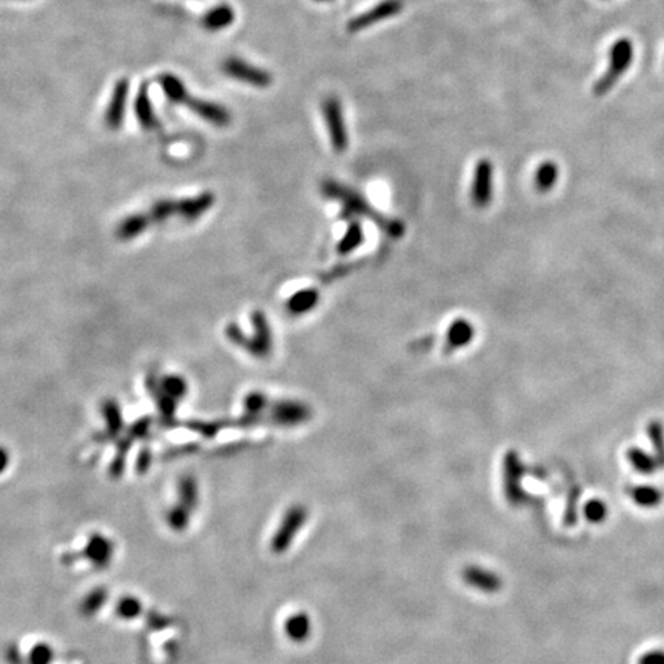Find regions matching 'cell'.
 Listing matches in <instances>:
<instances>
[{
	"instance_id": "cell-1",
	"label": "cell",
	"mask_w": 664,
	"mask_h": 664,
	"mask_svg": "<svg viewBox=\"0 0 664 664\" xmlns=\"http://www.w3.org/2000/svg\"><path fill=\"white\" fill-rule=\"evenodd\" d=\"M222 70L228 77L239 80V82L243 84H249L255 88H268L274 82L271 73L263 70L260 66L251 65L249 62H245L239 58H229L225 60Z\"/></svg>"
},
{
	"instance_id": "cell-2",
	"label": "cell",
	"mask_w": 664,
	"mask_h": 664,
	"mask_svg": "<svg viewBox=\"0 0 664 664\" xmlns=\"http://www.w3.org/2000/svg\"><path fill=\"white\" fill-rule=\"evenodd\" d=\"M323 116L327 122L332 148L337 153H344L349 145L346 123H344L342 105L337 97H328L323 102Z\"/></svg>"
},
{
	"instance_id": "cell-3",
	"label": "cell",
	"mask_w": 664,
	"mask_h": 664,
	"mask_svg": "<svg viewBox=\"0 0 664 664\" xmlns=\"http://www.w3.org/2000/svg\"><path fill=\"white\" fill-rule=\"evenodd\" d=\"M128 97H129V80L127 77L118 79L114 85V90H112L108 108H106V112H105V123L110 129L117 131L123 125L125 112H127V105H128Z\"/></svg>"
},
{
	"instance_id": "cell-4",
	"label": "cell",
	"mask_w": 664,
	"mask_h": 664,
	"mask_svg": "<svg viewBox=\"0 0 664 664\" xmlns=\"http://www.w3.org/2000/svg\"><path fill=\"white\" fill-rule=\"evenodd\" d=\"M403 8L402 0H383V2L375 5L374 8H371L366 12H363L359 17H354L353 21L349 22L348 29L350 33H355V31H361L365 28L372 27L374 23L386 21L392 16H397L400 11Z\"/></svg>"
},
{
	"instance_id": "cell-5",
	"label": "cell",
	"mask_w": 664,
	"mask_h": 664,
	"mask_svg": "<svg viewBox=\"0 0 664 664\" xmlns=\"http://www.w3.org/2000/svg\"><path fill=\"white\" fill-rule=\"evenodd\" d=\"M185 105L194 112V114H197L199 117H202L203 120H206L208 123L214 125V127H218V128L229 127L231 120H233V117H231L229 111L225 108V106L214 103V102H209V100H203V99L190 96V97H188Z\"/></svg>"
},
{
	"instance_id": "cell-6",
	"label": "cell",
	"mask_w": 664,
	"mask_h": 664,
	"mask_svg": "<svg viewBox=\"0 0 664 664\" xmlns=\"http://www.w3.org/2000/svg\"><path fill=\"white\" fill-rule=\"evenodd\" d=\"M494 166L487 159H481L475 166L472 181V200L477 206H486L492 197Z\"/></svg>"
},
{
	"instance_id": "cell-7",
	"label": "cell",
	"mask_w": 664,
	"mask_h": 664,
	"mask_svg": "<svg viewBox=\"0 0 664 664\" xmlns=\"http://www.w3.org/2000/svg\"><path fill=\"white\" fill-rule=\"evenodd\" d=\"M136 116L137 120L142 125V128H145L148 131H153L159 127V120L155 117V112L151 103V97H149V90L146 84H143L140 86L139 92L136 96V103H134Z\"/></svg>"
},
{
	"instance_id": "cell-8",
	"label": "cell",
	"mask_w": 664,
	"mask_h": 664,
	"mask_svg": "<svg viewBox=\"0 0 664 664\" xmlns=\"http://www.w3.org/2000/svg\"><path fill=\"white\" fill-rule=\"evenodd\" d=\"M235 11L229 5H218L203 17V27L209 31H222L234 23Z\"/></svg>"
},
{
	"instance_id": "cell-9",
	"label": "cell",
	"mask_w": 664,
	"mask_h": 664,
	"mask_svg": "<svg viewBox=\"0 0 664 664\" xmlns=\"http://www.w3.org/2000/svg\"><path fill=\"white\" fill-rule=\"evenodd\" d=\"M159 82L162 90H164L166 99L169 102L177 103V105H185L188 97H190V92H188L185 84L171 73H165L159 77Z\"/></svg>"
},
{
	"instance_id": "cell-10",
	"label": "cell",
	"mask_w": 664,
	"mask_h": 664,
	"mask_svg": "<svg viewBox=\"0 0 664 664\" xmlns=\"http://www.w3.org/2000/svg\"><path fill=\"white\" fill-rule=\"evenodd\" d=\"M557 179H559V168L552 162H544L535 173V188L541 192H548L555 186Z\"/></svg>"
},
{
	"instance_id": "cell-11",
	"label": "cell",
	"mask_w": 664,
	"mask_h": 664,
	"mask_svg": "<svg viewBox=\"0 0 664 664\" xmlns=\"http://www.w3.org/2000/svg\"><path fill=\"white\" fill-rule=\"evenodd\" d=\"M472 332V327L469 323L463 320L455 322L449 329V344L452 348L463 346V344L471 340Z\"/></svg>"
},
{
	"instance_id": "cell-12",
	"label": "cell",
	"mask_w": 664,
	"mask_h": 664,
	"mask_svg": "<svg viewBox=\"0 0 664 664\" xmlns=\"http://www.w3.org/2000/svg\"><path fill=\"white\" fill-rule=\"evenodd\" d=\"M630 460L632 463H634V466L638 469V471H641V472H650L652 471V466H654V461L649 459V457L641 452V450H638V449H634L630 452Z\"/></svg>"
},
{
	"instance_id": "cell-13",
	"label": "cell",
	"mask_w": 664,
	"mask_h": 664,
	"mask_svg": "<svg viewBox=\"0 0 664 664\" xmlns=\"http://www.w3.org/2000/svg\"><path fill=\"white\" fill-rule=\"evenodd\" d=\"M316 292H312V291H305L302 294H298V296L294 298V302H292V309H296V311H306V309H309L312 305L316 303Z\"/></svg>"
},
{
	"instance_id": "cell-14",
	"label": "cell",
	"mask_w": 664,
	"mask_h": 664,
	"mask_svg": "<svg viewBox=\"0 0 664 664\" xmlns=\"http://www.w3.org/2000/svg\"><path fill=\"white\" fill-rule=\"evenodd\" d=\"M635 498L641 505H654L660 498V494L654 487H638L635 489Z\"/></svg>"
},
{
	"instance_id": "cell-15",
	"label": "cell",
	"mask_w": 664,
	"mask_h": 664,
	"mask_svg": "<svg viewBox=\"0 0 664 664\" xmlns=\"http://www.w3.org/2000/svg\"><path fill=\"white\" fill-rule=\"evenodd\" d=\"M317 2H331V0H317Z\"/></svg>"
}]
</instances>
